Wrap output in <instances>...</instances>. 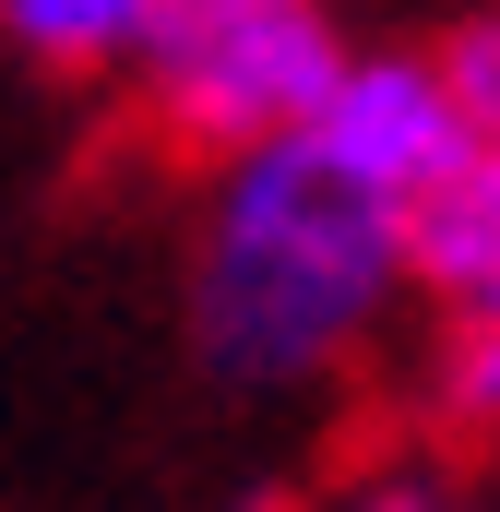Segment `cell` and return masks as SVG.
Instances as JSON below:
<instances>
[{"instance_id": "6da1fadb", "label": "cell", "mask_w": 500, "mask_h": 512, "mask_svg": "<svg viewBox=\"0 0 500 512\" xmlns=\"http://www.w3.org/2000/svg\"><path fill=\"white\" fill-rule=\"evenodd\" d=\"M179 298L227 393H322L417 298V203H393L310 131L239 143L203 179Z\"/></svg>"}, {"instance_id": "7a4b0ae2", "label": "cell", "mask_w": 500, "mask_h": 512, "mask_svg": "<svg viewBox=\"0 0 500 512\" xmlns=\"http://www.w3.org/2000/svg\"><path fill=\"white\" fill-rule=\"evenodd\" d=\"M346 48L358 36L334 24V0H167L131 84H143L155 131H179L203 155H239V143H274V131H310Z\"/></svg>"}, {"instance_id": "3957f363", "label": "cell", "mask_w": 500, "mask_h": 512, "mask_svg": "<svg viewBox=\"0 0 500 512\" xmlns=\"http://www.w3.org/2000/svg\"><path fill=\"white\" fill-rule=\"evenodd\" d=\"M310 143L346 155L358 179H381L393 203H429V191L465 167L477 108H465V84H453L441 48H346L334 96L310 108Z\"/></svg>"}, {"instance_id": "277c9868", "label": "cell", "mask_w": 500, "mask_h": 512, "mask_svg": "<svg viewBox=\"0 0 500 512\" xmlns=\"http://www.w3.org/2000/svg\"><path fill=\"white\" fill-rule=\"evenodd\" d=\"M417 298L441 322H500V120L417 203Z\"/></svg>"}, {"instance_id": "5b68a950", "label": "cell", "mask_w": 500, "mask_h": 512, "mask_svg": "<svg viewBox=\"0 0 500 512\" xmlns=\"http://www.w3.org/2000/svg\"><path fill=\"white\" fill-rule=\"evenodd\" d=\"M167 0H0V48L60 72V84H108V72H143Z\"/></svg>"}, {"instance_id": "8992f818", "label": "cell", "mask_w": 500, "mask_h": 512, "mask_svg": "<svg viewBox=\"0 0 500 512\" xmlns=\"http://www.w3.org/2000/svg\"><path fill=\"white\" fill-rule=\"evenodd\" d=\"M429 405H441L453 429H489V441H500V322H441Z\"/></svg>"}, {"instance_id": "52a82bcc", "label": "cell", "mask_w": 500, "mask_h": 512, "mask_svg": "<svg viewBox=\"0 0 500 512\" xmlns=\"http://www.w3.org/2000/svg\"><path fill=\"white\" fill-rule=\"evenodd\" d=\"M322 512H477L465 489H441L429 465H381V477H358V489H334Z\"/></svg>"}, {"instance_id": "ba28073f", "label": "cell", "mask_w": 500, "mask_h": 512, "mask_svg": "<svg viewBox=\"0 0 500 512\" xmlns=\"http://www.w3.org/2000/svg\"><path fill=\"white\" fill-rule=\"evenodd\" d=\"M441 60H453L465 108H477V131H489V120H500V12H477V24H453V36H441Z\"/></svg>"}]
</instances>
